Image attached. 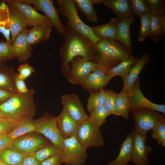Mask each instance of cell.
Returning <instances> with one entry per match:
<instances>
[{
    "instance_id": "6da1fadb",
    "label": "cell",
    "mask_w": 165,
    "mask_h": 165,
    "mask_svg": "<svg viewBox=\"0 0 165 165\" xmlns=\"http://www.w3.org/2000/svg\"><path fill=\"white\" fill-rule=\"evenodd\" d=\"M63 34L64 41L60 52L61 60V68L64 72L70 70L69 63L78 56L85 61L95 59L96 46L87 37L75 31L66 24Z\"/></svg>"
},
{
    "instance_id": "7a4b0ae2",
    "label": "cell",
    "mask_w": 165,
    "mask_h": 165,
    "mask_svg": "<svg viewBox=\"0 0 165 165\" xmlns=\"http://www.w3.org/2000/svg\"><path fill=\"white\" fill-rule=\"evenodd\" d=\"M35 91L34 89H29L25 94H13L0 105L2 116L19 121L33 119L36 110L34 98Z\"/></svg>"
},
{
    "instance_id": "3957f363",
    "label": "cell",
    "mask_w": 165,
    "mask_h": 165,
    "mask_svg": "<svg viewBox=\"0 0 165 165\" xmlns=\"http://www.w3.org/2000/svg\"><path fill=\"white\" fill-rule=\"evenodd\" d=\"M94 61L97 69L107 71L127 58L130 54L126 47L117 41L101 39L97 44Z\"/></svg>"
},
{
    "instance_id": "277c9868",
    "label": "cell",
    "mask_w": 165,
    "mask_h": 165,
    "mask_svg": "<svg viewBox=\"0 0 165 165\" xmlns=\"http://www.w3.org/2000/svg\"><path fill=\"white\" fill-rule=\"evenodd\" d=\"M56 1L58 5L57 8L58 14L68 20L67 24L89 39L96 46L101 39L94 34L91 27L81 19L75 0H57Z\"/></svg>"
},
{
    "instance_id": "5b68a950",
    "label": "cell",
    "mask_w": 165,
    "mask_h": 165,
    "mask_svg": "<svg viewBox=\"0 0 165 165\" xmlns=\"http://www.w3.org/2000/svg\"><path fill=\"white\" fill-rule=\"evenodd\" d=\"M75 137L86 150L90 147H102L104 144L100 128L94 125L90 119L80 123Z\"/></svg>"
},
{
    "instance_id": "8992f818",
    "label": "cell",
    "mask_w": 165,
    "mask_h": 165,
    "mask_svg": "<svg viewBox=\"0 0 165 165\" xmlns=\"http://www.w3.org/2000/svg\"><path fill=\"white\" fill-rule=\"evenodd\" d=\"M35 131L42 134L52 144L62 150L64 138L58 127L56 117L45 115L41 118L34 120Z\"/></svg>"
},
{
    "instance_id": "52a82bcc",
    "label": "cell",
    "mask_w": 165,
    "mask_h": 165,
    "mask_svg": "<svg viewBox=\"0 0 165 165\" xmlns=\"http://www.w3.org/2000/svg\"><path fill=\"white\" fill-rule=\"evenodd\" d=\"M63 162L67 165H82L88 154L75 136L64 139L62 150Z\"/></svg>"
},
{
    "instance_id": "ba28073f",
    "label": "cell",
    "mask_w": 165,
    "mask_h": 165,
    "mask_svg": "<svg viewBox=\"0 0 165 165\" xmlns=\"http://www.w3.org/2000/svg\"><path fill=\"white\" fill-rule=\"evenodd\" d=\"M132 113L135 125L134 130L145 136H147L148 131L165 118L160 112L148 108L141 109Z\"/></svg>"
},
{
    "instance_id": "9c48e42d",
    "label": "cell",
    "mask_w": 165,
    "mask_h": 165,
    "mask_svg": "<svg viewBox=\"0 0 165 165\" xmlns=\"http://www.w3.org/2000/svg\"><path fill=\"white\" fill-rule=\"evenodd\" d=\"M24 4L33 5L36 10L43 12L51 22L53 27L60 34H64L65 27L62 23L57 8L54 6L52 0H17Z\"/></svg>"
},
{
    "instance_id": "30bf717a",
    "label": "cell",
    "mask_w": 165,
    "mask_h": 165,
    "mask_svg": "<svg viewBox=\"0 0 165 165\" xmlns=\"http://www.w3.org/2000/svg\"><path fill=\"white\" fill-rule=\"evenodd\" d=\"M129 112L148 108L165 114V105L154 103L147 99L142 93L139 78L136 81L129 95Z\"/></svg>"
},
{
    "instance_id": "8fae6325",
    "label": "cell",
    "mask_w": 165,
    "mask_h": 165,
    "mask_svg": "<svg viewBox=\"0 0 165 165\" xmlns=\"http://www.w3.org/2000/svg\"><path fill=\"white\" fill-rule=\"evenodd\" d=\"M4 1L8 5L15 7L21 11L26 18L28 26L33 27L38 25L53 27L48 18L38 13L31 5L22 3L17 0Z\"/></svg>"
},
{
    "instance_id": "7c38bea8",
    "label": "cell",
    "mask_w": 165,
    "mask_h": 165,
    "mask_svg": "<svg viewBox=\"0 0 165 165\" xmlns=\"http://www.w3.org/2000/svg\"><path fill=\"white\" fill-rule=\"evenodd\" d=\"M50 144L38 135L33 134L22 136L12 141L10 145L27 156L34 154L40 149Z\"/></svg>"
},
{
    "instance_id": "4fadbf2b",
    "label": "cell",
    "mask_w": 165,
    "mask_h": 165,
    "mask_svg": "<svg viewBox=\"0 0 165 165\" xmlns=\"http://www.w3.org/2000/svg\"><path fill=\"white\" fill-rule=\"evenodd\" d=\"M133 135V148L131 161L136 165H148L149 159L148 154L152 150L146 144L147 136H145L134 130Z\"/></svg>"
},
{
    "instance_id": "5bb4252c",
    "label": "cell",
    "mask_w": 165,
    "mask_h": 165,
    "mask_svg": "<svg viewBox=\"0 0 165 165\" xmlns=\"http://www.w3.org/2000/svg\"><path fill=\"white\" fill-rule=\"evenodd\" d=\"M61 103L63 105V109L77 123L80 124L90 119L89 116L84 110L80 99L76 94L63 95L61 97Z\"/></svg>"
},
{
    "instance_id": "9a60e30c",
    "label": "cell",
    "mask_w": 165,
    "mask_h": 165,
    "mask_svg": "<svg viewBox=\"0 0 165 165\" xmlns=\"http://www.w3.org/2000/svg\"><path fill=\"white\" fill-rule=\"evenodd\" d=\"M71 68L72 82H80L89 73L97 69L96 63L91 61H85L82 58H74Z\"/></svg>"
},
{
    "instance_id": "2e32d148",
    "label": "cell",
    "mask_w": 165,
    "mask_h": 165,
    "mask_svg": "<svg viewBox=\"0 0 165 165\" xmlns=\"http://www.w3.org/2000/svg\"><path fill=\"white\" fill-rule=\"evenodd\" d=\"M94 4H101L113 11L119 20L134 15L130 0H91Z\"/></svg>"
},
{
    "instance_id": "e0dca14e",
    "label": "cell",
    "mask_w": 165,
    "mask_h": 165,
    "mask_svg": "<svg viewBox=\"0 0 165 165\" xmlns=\"http://www.w3.org/2000/svg\"><path fill=\"white\" fill-rule=\"evenodd\" d=\"M56 120L64 139L75 136L80 124L75 122L65 110L63 109L60 114L56 117Z\"/></svg>"
},
{
    "instance_id": "ac0fdd59",
    "label": "cell",
    "mask_w": 165,
    "mask_h": 165,
    "mask_svg": "<svg viewBox=\"0 0 165 165\" xmlns=\"http://www.w3.org/2000/svg\"><path fill=\"white\" fill-rule=\"evenodd\" d=\"M10 19V31L11 34V44L17 36L26 29L28 24L23 13L18 8L8 5Z\"/></svg>"
},
{
    "instance_id": "d6986e66",
    "label": "cell",
    "mask_w": 165,
    "mask_h": 165,
    "mask_svg": "<svg viewBox=\"0 0 165 165\" xmlns=\"http://www.w3.org/2000/svg\"><path fill=\"white\" fill-rule=\"evenodd\" d=\"M28 31V30L26 29L21 32L12 44L15 53V57L20 62L27 61L32 55L33 48L27 40Z\"/></svg>"
},
{
    "instance_id": "ffe728a7",
    "label": "cell",
    "mask_w": 165,
    "mask_h": 165,
    "mask_svg": "<svg viewBox=\"0 0 165 165\" xmlns=\"http://www.w3.org/2000/svg\"><path fill=\"white\" fill-rule=\"evenodd\" d=\"M150 56L145 53L131 67L127 76L122 79L124 86L129 95L130 94L134 83L138 78L140 72L145 65L149 63Z\"/></svg>"
},
{
    "instance_id": "44dd1931",
    "label": "cell",
    "mask_w": 165,
    "mask_h": 165,
    "mask_svg": "<svg viewBox=\"0 0 165 165\" xmlns=\"http://www.w3.org/2000/svg\"><path fill=\"white\" fill-rule=\"evenodd\" d=\"M134 18L131 15L118 21L116 25V40L122 43L131 54L132 45L130 36V27L133 23Z\"/></svg>"
},
{
    "instance_id": "7402d4cb",
    "label": "cell",
    "mask_w": 165,
    "mask_h": 165,
    "mask_svg": "<svg viewBox=\"0 0 165 165\" xmlns=\"http://www.w3.org/2000/svg\"><path fill=\"white\" fill-rule=\"evenodd\" d=\"M109 82L105 72L97 69L89 73L80 83L87 89L97 90L105 86Z\"/></svg>"
},
{
    "instance_id": "603a6c76",
    "label": "cell",
    "mask_w": 165,
    "mask_h": 165,
    "mask_svg": "<svg viewBox=\"0 0 165 165\" xmlns=\"http://www.w3.org/2000/svg\"><path fill=\"white\" fill-rule=\"evenodd\" d=\"M133 148V135L129 134L122 143L119 153L114 160L108 162L107 165H127L131 161Z\"/></svg>"
},
{
    "instance_id": "cb8c5ba5",
    "label": "cell",
    "mask_w": 165,
    "mask_h": 165,
    "mask_svg": "<svg viewBox=\"0 0 165 165\" xmlns=\"http://www.w3.org/2000/svg\"><path fill=\"white\" fill-rule=\"evenodd\" d=\"M119 20L117 17L112 18L107 23L91 28L94 34L101 39L117 41L116 25Z\"/></svg>"
},
{
    "instance_id": "d4e9b609",
    "label": "cell",
    "mask_w": 165,
    "mask_h": 165,
    "mask_svg": "<svg viewBox=\"0 0 165 165\" xmlns=\"http://www.w3.org/2000/svg\"><path fill=\"white\" fill-rule=\"evenodd\" d=\"M139 58L130 55L127 58L113 68L104 72L109 81L114 77L119 75L123 79L128 74L129 70Z\"/></svg>"
},
{
    "instance_id": "484cf974",
    "label": "cell",
    "mask_w": 165,
    "mask_h": 165,
    "mask_svg": "<svg viewBox=\"0 0 165 165\" xmlns=\"http://www.w3.org/2000/svg\"><path fill=\"white\" fill-rule=\"evenodd\" d=\"M15 72L13 68L0 63V88L13 94L16 93L14 77Z\"/></svg>"
},
{
    "instance_id": "4316f807",
    "label": "cell",
    "mask_w": 165,
    "mask_h": 165,
    "mask_svg": "<svg viewBox=\"0 0 165 165\" xmlns=\"http://www.w3.org/2000/svg\"><path fill=\"white\" fill-rule=\"evenodd\" d=\"M52 28L50 27L37 25L28 30L27 35L28 43L32 46L48 40L51 36Z\"/></svg>"
},
{
    "instance_id": "83f0119b",
    "label": "cell",
    "mask_w": 165,
    "mask_h": 165,
    "mask_svg": "<svg viewBox=\"0 0 165 165\" xmlns=\"http://www.w3.org/2000/svg\"><path fill=\"white\" fill-rule=\"evenodd\" d=\"M0 153L1 160L7 165H18L27 156L10 145L0 151Z\"/></svg>"
},
{
    "instance_id": "f1b7e54d",
    "label": "cell",
    "mask_w": 165,
    "mask_h": 165,
    "mask_svg": "<svg viewBox=\"0 0 165 165\" xmlns=\"http://www.w3.org/2000/svg\"><path fill=\"white\" fill-rule=\"evenodd\" d=\"M115 108L118 116L130 120L129 117L130 104L129 95L123 86L122 91L116 94L115 100Z\"/></svg>"
},
{
    "instance_id": "f546056e",
    "label": "cell",
    "mask_w": 165,
    "mask_h": 165,
    "mask_svg": "<svg viewBox=\"0 0 165 165\" xmlns=\"http://www.w3.org/2000/svg\"><path fill=\"white\" fill-rule=\"evenodd\" d=\"M165 34V16L152 15L149 36L151 41L157 43Z\"/></svg>"
},
{
    "instance_id": "4dcf8cb0",
    "label": "cell",
    "mask_w": 165,
    "mask_h": 165,
    "mask_svg": "<svg viewBox=\"0 0 165 165\" xmlns=\"http://www.w3.org/2000/svg\"><path fill=\"white\" fill-rule=\"evenodd\" d=\"M10 19L8 5L4 0L0 2V33L4 36L6 42L11 44L10 38Z\"/></svg>"
},
{
    "instance_id": "1f68e13d",
    "label": "cell",
    "mask_w": 165,
    "mask_h": 165,
    "mask_svg": "<svg viewBox=\"0 0 165 165\" xmlns=\"http://www.w3.org/2000/svg\"><path fill=\"white\" fill-rule=\"evenodd\" d=\"M78 9L86 17L87 19L92 22L98 21V15L94 8L91 0H75Z\"/></svg>"
},
{
    "instance_id": "d6a6232c",
    "label": "cell",
    "mask_w": 165,
    "mask_h": 165,
    "mask_svg": "<svg viewBox=\"0 0 165 165\" xmlns=\"http://www.w3.org/2000/svg\"><path fill=\"white\" fill-rule=\"evenodd\" d=\"M34 131H35V127L34 120L31 119L20 123L8 135L12 141L24 135Z\"/></svg>"
},
{
    "instance_id": "836d02e7",
    "label": "cell",
    "mask_w": 165,
    "mask_h": 165,
    "mask_svg": "<svg viewBox=\"0 0 165 165\" xmlns=\"http://www.w3.org/2000/svg\"><path fill=\"white\" fill-rule=\"evenodd\" d=\"M90 113V120L99 128L106 122L107 117L110 115L104 105L94 108Z\"/></svg>"
},
{
    "instance_id": "e575fe53",
    "label": "cell",
    "mask_w": 165,
    "mask_h": 165,
    "mask_svg": "<svg viewBox=\"0 0 165 165\" xmlns=\"http://www.w3.org/2000/svg\"><path fill=\"white\" fill-rule=\"evenodd\" d=\"M106 91L103 88L90 94L88 100L87 108L90 112L94 108L104 105Z\"/></svg>"
},
{
    "instance_id": "d590c367",
    "label": "cell",
    "mask_w": 165,
    "mask_h": 165,
    "mask_svg": "<svg viewBox=\"0 0 165 165\" xmlns=\"http://www.w3.org/2000/svg\"><path fill=\"white\" fill-rule=\"evenodd\" d=\"M152 16L151 13H145L139 17L141 20V25L138 39L140 42L144 41L149 36Z\"/></svg>"
},
{
    "instance_id": "8d00e7d4",
    "label": "cell",
    "mask_w": 165,
    "mask_h": 165,
    "mask_svg": "<svg viewBox=\"0 0 165 165\" xmlns=\"http://www.w3.org/2000/svg\"><path fill=\"white\" fill-rule=\"evenodd\" d=\"M61 151L62 150L52 144L40 149L32 155L41 163L46 159Z\"/></svg>"
},
{
    "instance_id": "74e56055",
    "label": "cell",
    "mask_w": 165,
    "mask_h": 165,
    "mask_svg": "<svg viewBox=\"0 0 165 165\" xmlns=\"http://www.w3.org/2000/svg\"><path fill=\"white\" fill-rule=\"evenodd\" d=\"M152 138L157 142V144L165 147V119L160 120L151 129Z\"/></svg>"
},
{
    "instance_id": "f35d334b",
    "label": "cell",
    "mask_w": 165,
    "mask_h": 165,
    "mask_svg": "<svg viewBox=\"0 0 165 165\" xmlns=\"http://www.w3.org/2000/svg\"><path fill=\"white\" fill-rule=\"evenodd\" d=\"M15 58V53L11 43L0 41V61L3 62Z\"/></svg>"
},
{
    "instance_id": "ab89813d",
    "label": "cell",
    "mask_w": 165,
    "mask_h": 165,
    "mask_svg": "<svg viewBox=\"0 0 165 165\" xmlns=\"http://www.w3.org/2000/svg\"><path fill=\"white\" fill-rule=\"evenodd\" d=\"M24 121L16 120L0 116V134H8Z\"/></svg>"
},
{
    "instance_id": "60d3db41",
    "label": "cell",
    "mask_w": 165,
    "mask_h": 165,
    "mask_svg": "<svg viewBox=\"0 0 165 165\" xmlns=\"http://www.w3.org/2000/svg\"><path fill=\"white\" fill-rule=\"evenodd\" d=\"M152 15L165 16V2L163 0H146Z\"/></svg>"
},
{
    "instance_id": "b9f144b4",
    "label": "cell",
    "mask_w": 165,
    "mask_h": 165,
    "mask_svg": "<svg viewBox=\"0 0 165 165\" xmlns=\"http://www.w3.org/2000/svg\"><path fill=\"white\" fill-rule=\"evenodd\" d=\"M130 1L133 14H136L140 17L145 13H150L149 6L146 0H130Z\"/></svg>"
},
{
    "instance_id": "7bdbcfd3",
    "label": "cell",
    "mask_w": 165,
    "mask_h": 165,
    "mask_svg": "<svg viewBox=\"0 0 165 165\" xmlns=\"http://www.w3.org/2000/svg\"><path fill=\"white\" fill-rule=\"evenodd\" d=\"M105 91L106 95L104 105L110 115L118 116L115 108V100L116 94L111 90H107Z\"/></svg>"
},
{
    "instance_id": "ee69618b",
    "label": "cell",
    "mask_w": 165,
    "mask_h": 165,
    "mask_svg": "<svg viewBox=\"0 0 165 165\" xmlns=\"http://www.w3.org/2000/svg\"><path fill=\"white\" fill-rule=\"evenodd\" d=\"M14 80L16 93L20 94H25L29 91L24 80L23 79L18 73H15Z\"/></svg>"
},
{
    "instance_id": "f6af8a7d",
    "label": "cell",
    "mask_w": 165,
    "mask_h": 165,
    "mask_svg": "<svg viewBox=\"0 0 165 165\" xmlns=\"http://www.w3.org/2000/svg\"><path fill=\"white\" fill-rule=\"evenodd\" d=\"M18 72L20 77L25 80L34 73L35 70L32 66L25 63L20 64L18 67Z\"/></svg>"
},
{
    "instance_id": "bcb514c9",
    "label": "cell",
    "mask_w": 165,
    "mask_h": 165,
    "mask_svg": "<svg viewBox=\"0 0 165 165\" xmlns=\"http://www.w3.org/2000/svg\"><path fill=\"white\" fill-rule=\"evenodd\" d=\"M63 156L62 151L46 159L39 165H60L63 163Z\"/></svg>"
},
{
    "instance_id": "7dc6e473",
    "label": "cell",
    "mask_w": 165,
    "mask_h": 165,
    "mask_svg": "<svg viewBox=\"0 0 165 165\" xmlns=\"http://www.w3.org/2000/svg\"><path fill=\"white\" fill-rule=\"evenodd\" d=\"M12 142L8 134H0V151L9 146Z\"/></svg>"
},
{
    "instance_id": "c3c4849f",
    "label": "cell",
    "mask_w": 165,
    "mask_h": 165,
    "mask_svg": "<svg viewBox=\"0 0 165 165\" xmlns=\"http://www.w3.org/2000/svg\"><path fill=\"white\" fill-rule=\"evenodd\" d=\"M13 94H14L0 88V105L6 102Z\"/></svg>"
},
{
    "instance_id": "681fc988",
    "label": "cell",
    "mask_w": 165,
    "mask_h": 165,
    "mask_svg": "<svg viewBox=\"0 0 165 165\" xmlns=\"http://www.w3.org/2000/svg\"><path fill=\"white\" fill-rule=\"evenodd\" d=\"M40 163L32 155L27 156L21 163L22 165H39Z\"/></svg>"
},
{
    "instance_id": "f907efd6",
    "label": "cell",
    "mask_w": 165,
    "mask_h": 165,
    "mask_svg": "<svg viewBox=\"0 0 165 165\" xmlns=\"http://www.w3.org/2000/svg\"><path fill=\"white\" fill-rule=\"evenodd\" d=\"M0 165H7L3 161H2L1 160H0Z\"/></svg>"
},
{
    "instance_id": "816d5d0a",
    "label": "cell",
    "mask_w": 165,
    "mask_h": 165,
    "mask_svg": "<svg viewBox=\"0 0 165 165\" xmlns=\"http://www.w3.org/2000/svg\"><path fill=\"white\" fill-rule=\"evenodd\" d=\"M4 63V62L2 61H0V63Z\"/></svg>"
},
{
    "instance_id": "f5cc1de1",
    "label": "cell",
    "mask_w": 165,
    "mask_h": 165,
    "mask_svg": "<svg viewBox=\"0 0 165 165\" xmlns=\"http://www.w3.org/2000/svg\"><path fill=\"white\" fill-rule=\"evenodd\" d=\"M0 116H2V114H1L0 111Z\"/></svg>"
},
{
    "instance_id": "db71d44e",
    "label": "cell",
    "mask_w": 165,
    "mask_h": 165,
    "mask_svg": "<svg viewBox=\"0 0 165 165\" xmlns=\"http://www.w3.org/2000/svg\"><path fill=\"white\" fill-rule=\"evenodd\" d=\"M18 165H22V164H21V163H20V164H18Z\"/></svg>"
},
{
    "instance_id": "11a10c76",
    "label": "cell",
    "mask_w": 165,
    "mask_h": 165,
    "mask_svg": "<svg viewBox=\"0 0 165 165\" xmlns=\"http://www.w3.org/2000/svg\"><path fill=\"white\" fill-rule=\"evenodd\" d=\"M1 160L0 159V160Z\"/></svg>"
}]
</instances>
